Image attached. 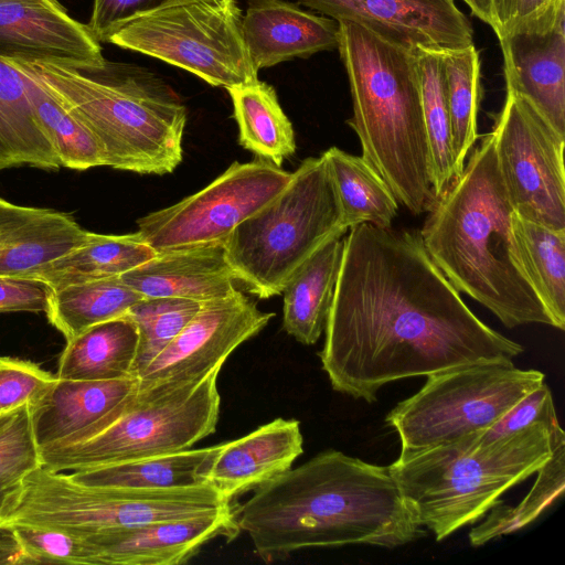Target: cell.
Instances as JSON below:
<instances>
[{"label":"cell","mask_w":565,"mask_h":565,"mask_svg":"<svg viewBox=\"0 0 565 565\" xmlns=\"http://www.w3.org/2000/svg\"><path fill=\"white\" fill-rule=\"evenodd\" d=\"M120 279L143 298H183L205 302L236 290L224 243L157 252Z\"/></svg>","instance_id":"obj_23"},{"label":"cell","mask_w":565,"mask_h":565,"mask_svg":"<svg viewBox=\"0 0 565 565\" xmlns=\"http://www.w3.org/2000/svg\"><path fill=\"white\" fill-rule=\"evenodd\" d=\"M222 366L196 379L139 383L116 420L81 443L40 451L41 466L72 472L192 448L216 429Z\"/></svg>","instance_id":"obj_8"},{"label":"cell","mask_w":565,"mask_h":565,"mask_svg":"<svg viewBox=\"0 0 565 565\" xmlns=\"http://www.w3.org/2000/svg\"><path fill=\"white\" fill-rule=\"evenodd\" d=\"M235 513L267 564L305 548H394L426 535L388 467L333 449L256 489Z\"/></svg>","instance_id":"obj_2"},{"label":"cell","mask_w":565,"mask_h":565,"mask_svg":"<svg viewBox=\"0 0 565 565\" xmlns=\"http://www.w3.org/2000/svg\"><path fill=\"white\" fill-rule=\"evenodd\" d=\"M46 86L99 140L106 166L171 173L183 159L186 109L157 79L130 65L7 61Z\"/></svg>","instance_id":"obj_5"},{"label":"cell","mask_w":565,"mask_h":565,"mask_svg":"<svg viewBox=\"0 0 565 565\" xmlns=\"http://www.w3.org/2000/svg\"><path fill=\"white\" fill-rule=\"evenodd\" d=\"M0 58L73 66L106 61L87 24L57 0H0Z\"/></svg>","instance_id":"obj_18"},{"label":"cell","mask_w":565,"mask_h":565,"mask_svg":"<svg viewBox=\"0 0 565 565\" xmlns=\"http://www.w3.org/2000/svg\"><path fill=\"white\" fill-rule=\"evenodd\" d=\"M491 134L514 212L548 228L565 230V136L510 89Z\"/></svg>","instance_id":"obj_12"},{"label":"cell","mask_w":565,"mask_h":565,"mask_svg":"<svg viewBox=\"0 0 565 565\" xmlns=\"http://www.w3.org/2000/svg\"><path fill=\"white\" fill-rule=\"evenodd\" d=\"M21 479L0 475V516L10 498L20 489Z\"/></svg>","instance_id":"obj_46"},{"label":"cell","mask_w":565,"mask_h":565,"mask_svg":"<svg viewBox=\"0 0 565 565\" xmlns=\"http://www.w3.org/2000/svg\"><path fill=\"white\" fill-rule=\"evenodd\" d=\"M139 331L126 313L81 332L66 341L56 377L74 381H108L135 376Z\"/></svg>","instance_id":"obj_25"},{"label":"cell","mask_w":565,"mask_h":565,"mask_svg":"<svg viewBox=\"0 0 565 565\" xmlns=\"http://www.w3.org/2000/svg\"><path fill=\"white\" fill-rule=\"evenodd\" d=\"M291 175L264 159L234 162L196 193L140 217L137 232L156 252L224 243L241 222L275 199Z\"/></svg>","instance_id":"obj_13"},{"label":"cell","mask_w":565,"mask_h":565,"mask_svg":"<svg viewBox=\"0 0 565 565\" xmlns=\"http://www.w3.org/2000/svg\"><path fill=\"white\" fill-rule=\"evenodd\" d=\"M218 445L72 471L82 484L120 489H173L207 483L205 472Z\"/></svg>","instance_id":"obj_26"},{"label":"cell","mask_w":565,"mask_h":565,"mask_svg":"<svg viewBox=\"0 0 565 565\" xmlns=\"http://www.w3.org/2000/svg\"><path fill=\"white\" fill-rule=\"evenodd\" d=\"M552 455L536 471L529 493L516 505L497 504L486 519L469 532L472 546H481L514 533L546 511L565 489V433L561 425L551 429Z\"/></svg>","instance_id":"obj_33"},{"label":"cell","mask_w":565,"mask_h":565,"mask_svg":"<svg viewBox=\"0 0 565 565\" xmlns=\"http://www.w3.org/2000/svg\"><path fill=\"white\" fill-rule=\"evenodd\" d=\"M497 36L507 89L526 98L565 136V0H548Z\"/></svg>","instance_id":"obj_14"},{"label":"cell","mask_w":565,"mask_h":565,"mask_svg":"<svg viewBox=\"0 0 565 565\" xmlns=\"http://www.w3.org/2000/svg\"><path fill=\"white\" fill-rule=\"evenodd\" d=\"M459 294L419 232L351 227L318 354L332 388L373 403L388 383L523 352Z\"/></svg>","instance_id":"obj_1"},{"label":"cell","mask_w":565,"mask_h":565,"mask_svg":"<svg viewBox=\"0 0 565 565\" xmlns=\"http://www.w3.org/2000/svg\"><path fill=\"white\" fill-rule=\"evenodd\" d=\"M327 160L340 204L343 225L350 230L367 223L391 227L398 201L384 179L362 157L331 147Z\"/></svg>","instance_id":"obj_29"},{"label":"cell","mask_w":565,"mask_h":565,"mask_svg":"<svg viewBox=\"0 0 565 565\" xmlns=\"http://www.w3.org/2000/svg\"><path fill=\"white\" fill-rule=\"evenodd\" d=\"M241 530L230 504L203 515L150 522L82 536L88 565H180L210 541H233Z\"/></svg>","instance_id":"obj_17"},{"label":"cell","mask_w":565,"mask_h":565,"mask_svg":"<svg viewBox=\"0 0 565 565\" xmlns=\"http://www.w3.org/2000/svg\"><path fill=\"white\" fill-rule=\"evenodd\" d=\"M244 45L256 73L295 57L338 47V21L285 0H247Z\"/></svg>","instance_id":"obj_20"},{"label":"cell","mask_w":565,"mask_h":565,"mask_svg":"<svg viewBox=\"0 0 565 565\" xmlns=\"http://www.w3.org/2000/svg\"><path fill=\"white\" fill-rule=\"evenodd\" d=\"M347 232L321 154L303 160L275 199L233 230L224 248L237 281L248 292L268 299L282 294L319 247Z\"/></svg>","instance_id":"obj_7"},{"label":"cell","mask_w":565,"mask_h":565,"mask_svg":"<svg viewBox=\"0 0 565 565\" xmlns=\"http://www.w3.org/2000/svg\"><path fill=\"white\" fill-rule=\"evenodd\" d=\"M414 54L429 148L431 182L438 199L456 179L443 56L441 51L425 49Z\"/></svg>","instance_id":"obj_34"},{"label":"cell","mask_w":565,"mask_h":565,"mask_svg":"<svg viewBox=\"0 0 565 565\" xmlns=\"http://www.w3.org/2000/svg\"><path fill=\"white\" fill-rule=\"evenodd\" d=\"M343 236H334L319 247L282 291V328L305 345L315 344L324 330L340 270Z\"/></svg>","instance_id":"obj_24"},{"label":"cell","mask_w":565,"mask_h":565,"mask_svg":"<svg viewBox=\"0 0 565 565\" xmlns=\"http://www.w3.org/2000/svg\"><path fill=\"white\" fill-rule=\"evenodd\" d=\"M335 21H351L415 53L473 44V30L455 0H299Z\"/></svg>","instance_id":"obj_16"},{"label":"cell","mask_w":565,"mask_h":565,"mask_svg":"<svg viewBox=\"0 0 565 565\" xmlns=\"http://www.w3.org/2000/svg\"><path fill=\"white\" fill-rule=\"evenodd\" d=\"M512 232L523 270L551 316L554 328H565V230L527 221L515 212Z\"/></svg>","instance_id":"obj_32"},{"label":"cell","mask_w":565,"mask_h":565,"mask_svg":"<svg viewBox=\"0 0 565 565\" xmlns=\"http://www.w3.org/2000/svg\"><path fill=\"white\" fill-rule=\"evenodd\" d=\"M230 504L209 483L173 489L99 488L40 466L21 480L20 489L0 516V527L21 523L82 537L106 530L194 518Z\"/></svg>","instance_id":"obj_9"},{"label":"cell","mask_w":565,"mask_h":565,"mask_svg":"<svg viewBox=\"0 0 565 565\" xmlns=\"http://www.w3.org/2000/svg\"><path fill=\"white\" fill-rule=\"evenodd\" d=\"M20 166L57 170L61 163L35 119L24 74L0 58V171Z\"/></svg>","instance_id":"obj_27"},{"label":"cell","mask_w":565,"mask_h":565,"mask_svg":"<svg viewBox=\"0 0 565 565\" xmlns=\"http://www.w3.org/2000/svg\"><path fill=\"white\" fill-rule=\"evenodd\" d=\"M469 8L472 15L487 23L494 30L493 0H462Z\"/></svg>","instance_id":"obj_45"},{"label":"cell","mask_w":565,"mask_h":565,"mask_svg":"<svg viewBox=\"0 0 565 565\" xmlns=\"http://www.w3.org/2000/svg\"><path fill=\"white\" fill-rule=\"evenodd\" d=\"M50 288L28 278L0 277V313L46 312Z\"/></svg>","instance_id":"obj_43"},{"label":"cell","mask_w":565,"mask_h":565,"mask_svg":"<svg viewBox=\"0 0 565 565\" xmlns=\"http://www.w3.org/2000/svg\"><path fill=\"white\" fill-rule=\"evenodd\" d=\"M558 423L548 385L543 382L516 402L498 422L478 435L480 445L513 435L533 424Z\"/></svg>","instance_id":"obj_41"},{"label":"cell","mask_w":565,"mask_h":565,"mask_svg":"<svg viewBox=\"0 0 565 565\" xmlns=\"http://www.w3.org/2000/svg\"><path fill=\"white\" fill-rule=\"evenodd\" d=\"M237 0H186L139 15L107 40L226 89L258 79L242 33Z\"/></svg>","instance_id":"obj_11"},{"label":"cell","mask_w":565,"mask_h":565,"mask_svg":"<svg viewBox=\"0 0 565 565\" xmlns=\"http://www.w3.org/2000/svg\"><path fill=\"white\" fill-rule=\"evenodd\" d=\"M537 370L482 362L427 375L422 388L386 416L401 451H415L486 430L544 382Z\"/></svg>","instance_id":"obj_10"},{"label":"cell","mask_w":565,"mask_h":565,"mask_svg":"<svg viewBox=\"0 0 565 565\" xmlns=\"http://www.w3.org/2000/svg\"><path fill=\"white\" fill-rule=\"evenodd\" d=\"M41 466L31 404L0 414V475L23 479Z\"/></svg>","instance_id":"obj_38"},{"label":"cell","mask_w":565,"mask_h":565,"mask_svg":"<svg viewBox=\"0 0 565 565\" xmlns=\"http://www.w3.org/2000/svg\"><path fill=\"white\" fill-rule=\"evenodd\" d=\"M0 531L12 536L28 564L88 565L85 545L78 536L50 527L21 523L3 525Z\"/></svg>","instance_id":"obj_39"},{"label":"cell","mask_w":565,"mask_h":565,"mask_svg":"<svg viewBox=\"0 0 565 565\" xmlns=\"http://www.w3.org/2000/svg\"><path fill=\"white\" fill-rule=\"evenodd\" d=\"M446 77L447 102L451 124L456 179L478 138V113L482 96L480 56L473 44L441 51Z\"/></svg>","instance_id":"obj_36"},{"label":"cell","mask_w":565,"mask_h":565,"mask_svg":"<svg viewBox=\"0 0 565 565\" xmlns=\"http://www.w3.org/2000/svg\"><path fill=\"white\" fill-rule=\"evenodd\" d=\"M302 452L300 423L276 418L243 437L220 444L205 480L231 502L290 469Z\"/></svg>","instance_id":"obj_21"},{"label":"cell","mask_w":565,"mask_h":565,"mask_svg":"<svg viewBox=\"0 0 565 565\" xmlns=\"http://www.w3.org/2000/svg\"><path fill=\"white\" fill-rule=\"evenodd\" d=\"M238 126L239 145L280 167L296 151L292 125L274 87L259 79L227 89Z\"/></svg>","instance_id":"obj_28"},{"label":"cell","mask_w":565,"mask_h":565,"mask_svg":"<svg viewBox=\"0 0 565 565\" xmlns=\"http://www.w3.org/2000/svg\"><path fill=\"white\" fill-rule=\"evenodd\" d=\"M56 376L30 361L0 358V414L23 404H33L49 390Z\"/></svg>","instance_id":"obj_40"},{"label":"cell","mask_w":565,"mask_h":565,"mask_svg":"<svg viewBox=\"0 0 565 565\" xmlns=\"http://www.w3.org/2000/svg\"><path fill=\"white\" fill-rule=\"evenodd\" d=\"M180 1L186 0H93L87 26L98 42H107L108 38L126 22Z\"/></svg>","instance_id":"obj_42"},{"label":"cell","mask_w":565,"mask_h":565,"mask_svg":"<svg viewBox=\"0 0 565 565\" xmlns=\"http://www.w3.org/2000/svg\"><path fill=\"white\" fill-rule=\"evenodd\" d=\"M558 424L536 423L484 445L479 431L401 451L388 470L418 523L443 541L478 522L507 490L536 473L552 455L551 429Z\"/></svg>","instance_id":"obj_6"},{"label":"cell","mask_w":565,"mask_h":565,"mask_svg":"<svg viewBox=\"0 0 565 565\" xmlns=\"http://www.w3.org/2000/svg\"><path fill=\"white\" fill-rule=\"evenodd\" d=\"M201 302L171 297L143 298L127 315L139 331L135 376L156 358L199 311Z\"/></svg>","instance_id":"obj_37"},{"label":"cell","mask_w":565,"mask_h":565,"mask_svg":"<svg viewBox=\"0 0 565 565\" xmlns=\"http://www.w3.org/2000/svg\"><path fill=\"white\" fill-rule=\"evenodd\" d=\"M24 76L35 119L53 146L61 167L86 170L106 166L104 149L92 130L46 86L28 74Z\"/></svg>","instance_id":"obj_35"},{"label":"cell","mask_w":565,"mask_h":565,"mask_svg":"<svg viewBox=\"0 0 565 565\" xmlns=\"http://www.w3.org/2000/svg\"><path fill=\"white\" fill-rule=\"evenodd\" d=\"M275 316L242 291L201 303L179 334L138 374L140 384L185 381L223 365L230 354Z\"/></svg>","instance_id":"obj_15"},{"label":"cell","mask_w":565,"mask_h":565,"mask_svg":"<svg viewBox=\"0 0 565 565\" xmlns=\"http://www.w3.org/2000/svg\"><path fill=\"white\" fill-rule=\"evenodd\" d=\"M513 212L490 132L438 196L419 234L450 284L505 327H554L523 270L512 232Z\"/></svg>","instance_id":"obj_3"},{"label":"cell","mask_w":565,"mask_h":565,"mask_svg":"<svg viewBox=\"0 0 565 565\" xmlns=\"http://www.w3.org/2000/svg\"><path fill=\"white\" fill-rule=\"evenodd\" d=\"M548 0H493L494 33L498 34L520 19L531 14Z\"/></svg>","instance_id":"obj_44"},{"label":"cell","mask_w":565,"mask_h":565,"mask_svg":"<svg viewBox=\"0 0 565 565\" xmlns=\"http://www.w3.org/2000/svg\"><path fill=\"white\" fill-rule=\"evenodd\" d=\"M90 234L66 213L0 198V277L33 279Z\"/></svg>","instance_id":"obj_22"},{"label":"cell","mask_w":565,"mask_h":565,"mask_svg":"<svg viewBox=\"0 0 565 565\" xmlns=\"http://www.w3.org/2000/svg\"><path fill=\"white\" fill-rule=\"evenodd\" d=\"M139 387L136 376L108 381L56 377L31 404L32 424L40 451L93 437L125 411Z\"/></svg>","instance_id":"obj_19"},{"label":"cell","mask_w":565,"mask_h":565,"mask_svg":"<svg viewBox=\"0 0 565 565\" xmlns=\"http://www.w3.org/2000/svg\"><path fill=\"white\" fill-rule=\"evenodd\" d=\"M338 50L352 98L362 158L409 212H428L437 200L415 54L351 21H338Z\"/></svg>","instance_id":"obj_4"},{"label":"cell","mask_w":565,"mask_h":565,"mask_svg":"<svg viewBox=\"0 0 565 565\" xmlns=\"http://www.w3.org/2000/svg\"><path fill=\"white\" fill-rule=\"evenodd\" d=\"M138 234L124 235L90 234L79 247L50 264L33 279L49 288L68 284L120 277L142 265L156 255Z\"/></svg>","instance_id":"obj_30"},{"label":"cell","mask_w":565,"mask_h":565,"mask_svg":"<svg viewBox=\"0 0 565 565\" xmlns=\"http://www.w3.org/2000/svg\"><path fill=\"white\" fill-rule=\"evenodd\" d=\"M143 297L120 277L50 288L46 316L66 341L103 321L126 315Z\"/></svg>","instance_id":"obj_31"}]
</instances>
